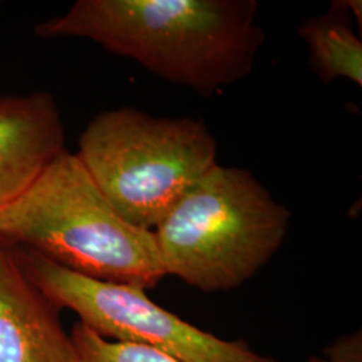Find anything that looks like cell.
I'll list each match as a JSON object with an SVG mask.
<instances>
[{"label":"cell","mask_w":362,"mask_h":362,"mask_svg":"<svg viewBox=\"0 0 362 362\" xmlns=\"http://www.w3.org/2000/svg\"><path fill=\"white\" fill-rule=\"evenodd\" d=\"M308 362H329L325 358H320V357H311L310 360Z\"/></svg>","instance_id":"12"},{"label":"cell","mask_w":362,"mask_h":362,"mask_svg":"<svg viewBox=\"0 0 362 362\" xmlns=\"http://www.w3.org/2000/svg\"><path fill=\"white\" fill-rule=\"evenodd\" d=\"M348 8H349L351 16H354L358 22V30L361 31L362 27V3L360 0H345Z\"/></svg>","instance_id":"11"},{"label":"cell","mask_w":362,"mask_h":362,"mask_svg":"<svg viewBox=\"0 0 362 362\" xmlns=\"http://www.w3.org/2000/svg\"><path fill=\"white\" fill-rule=\"evenodd\" d=\"M70 336L82 362H179L148 346L106 339L81 322Z\"/></svg>","instance_id":"9"},{"label":"cell","mask_w":362,"mask_h":362,"mask_svg":"<svg viewBox=\"0 0 362 362\" xmlns=\"http://www.w3.org/2000/svg\"><path fill=\"white\" fill-rule=\"evenodd\" d=\"M58 310L0 239V362H82Z\"/></svg>","instance_id":"6"},{"label":"cell","mask_w":362,"mask_h":362,"mask_svg":"<svg viewBox=\"0 0 362 362\" xmlns=\"http://www.w3.org/2000/svg\"><path fill=\"white\" fill-rule=\"evenodd\" d=\"M255 0H78L39 38L89 39L211 97L247 77L264 42Z\"/></svg>","instance_id":"1"},{"label":"cell","mask_w":362,"mask_h":362,"mask_svg":"<svg viewBox=\"0 0 362 362\" xmlns=\"http://www.w3.org/2000/svg\"><path fill=\"white\" fill-rule=\"evenodd\" d=\"M297 31L308 43L311 70L324 83L345 78L361 88L362 40L345 0H336L326 13L305 19Z\"/></svg>","instance_id":"8"},{"label":"cell","mask_w":362,"mask_h":362,"mask_svg":"<svg viewBox=\"0 0 362 362\" xmlns=\"http://www.w3.org/2000/svg\"><path fill=\"white\" fill-rule=\"evenodd\" d=\"M65 125L49 91L0 95V215L65 151Z\"/></svg>","instance_id":"7"},{"label":"cell","mask_w":362,"mask_h":362,"mask_svg":"<svg viewBox=\"0 0 362 362\" xmlns=\"http://www.w3.org/2000/svg\"><path fill=\"white\" fill-rule=\"evenodd\" d=\"M13 254L28 279L58 309L74 311L81 324L110 341L143 345L179 362H276L243 339H223L165 310L146 290L70 272L25 247Z\"/></svg>","instance_id":"5"},{"label":"cell","mask_w":362,"mask_h":362,"mask_svg":"<svg viewBox=\"0 0 362 362\" xmlns=\"http://www.w3.org/2000/svg\"><path fill=\"white\" fill-rule=\"evenodd\" d=\"M291 214L247 169L216 164L153 230L167 275L203 293L240 287L285 240Z\"/></svg>","instance_id":"3"},{"label":"cell","mask_w":362,"mask_h":362,"mask_svg":"<svg viewBox=\"0 0 362 362\" xmlns=\"http://www.w3.org/2000/svg\"><path fill=\"white\" fill-rule=\"evenodd\" d=\"M0 239L104 282L148 290L167 276L153 231L121 218L67 149L0 215Z\"/></svg>","instance_id":"2"},{"label":"cell","mask_w":362,"mask_h":362,"mask_svg":"<svg viewBox=\"0 0 362 362\" xmlns=\"http://www.w3.org/2000/svg\"><path fill=\"white\" fill-rule=\"evenodd\" d=\"M324 358L329 362H362L361 330L332 342L324 350Z\"/></svg>","instance_id":"10"},{"label":"cell","mask_w":362,"mask_h":362,"mask_svg":"<svg viewBox=\"0 0 362 362\" xmlns=\"http://www.w3.org/2000/svg\"><path fill=\"white\" fill-rule=\"evenodd\" d=\"M77 156L121 218L153 231L218 164V144L202 119L119 107L91 119Z\"/></svg>","instance_id":"4"}]
</instances>
